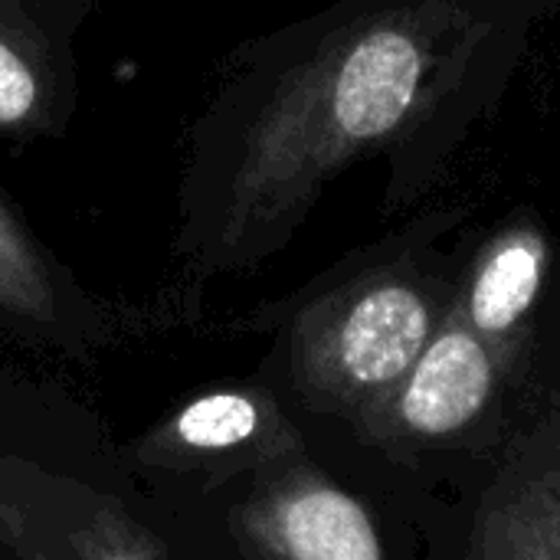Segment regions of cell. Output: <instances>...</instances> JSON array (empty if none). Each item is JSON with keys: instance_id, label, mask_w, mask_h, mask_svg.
I'll return each instance as SVG.
<instances>
[{"instance_id": "obj_4", "label": "cell", "mask_w": 560, "mask_h": 560, "mask_svg": "<svg viewBox=\"0 0 560 560\" xmlns=\"http://www.w3.org/2000/svg\"><path fill=\"white\" fill-rule=\"evenodd\" d=\"M0 541L20 560H158V541L112 499L0 456Z\"/></svg>"}, {"instance_id": "obj_9", "label": "cell", "mask_w": 560, "mask_h": 560, "mask_svg": "<svg viewBox=\"0 0 560 560\" xmlns=\"http://www.w3.org/2000/svg\"><path fill=\"white\" fill-rule=\"evenodd\" d=\"M105 322V305L72 279L0 190V325L75 345L102 338Z\"/></svg>"}, {"instance_id": "obj_2", "label": "cell", "mask_w": 560, "mask_h": 560, "mask_svg": "<svg viewBox=\"0 0 560 560\" xmlns=\"http://www.w3.org/2000/svg\"><path fill=\"white\" fill-rule=\"evenodd\" d=\"M440 318L433 289L404 259L351 266L289 315L295 390L312 410L368 420L410 374Z\"/></svg>"}, {"instance_id": "obj_6", "label": "cell", "mask_w": 560, "mask_h": 560, "mask_svg": "<svg viewBox=\"0 0 560 560\" xmlns=\"http://www.w3.org/2000/svg\"><path fill=\"white\" fill-rule=\"evenodd\" d=\"M495 384V348L453 305L390 400L364 423L400 440H450L486 413Z\"/></svg>"}, {"instance_id": "obj_8", "label": "cell", "mask_w": 560, "mask_h": 560, "mask_svg": "<svg viewBox=\"0 0 560 560\" xmlns=\"http://www.w3.org/2000/svg\"><path fill=\"white\" fill-rule=\"evenodd\" d=\"M466 560H560V407L505 456L482 495Z\"/></svg>"}, {"instance_id": "obj_1", "label": "cell", "mask_w": 560, "mask_h": 560, "mask_svg": "<svg viewBox=\"0 0 560 560\" xmlns=\"http://www.w3.org/2000/svg\"><path fill=\"white\" fill-rule=\"evenodd\" d=\"M551 0H335L233 49L190 121L174 259L210 279L276 256L371 154L463 131Z\"/></svg>"}, {"instance_id": "obj_5", "label": "cell", "mask_w": 560, "mask_h": 560, "mask_svg": "<svg viewBox=\"0 0 560 560\" xmlns=\"http://www.w3.org/2000/svg\"><path fill=\"white\" fill-rule=\"evenodd\" d=\"M240 532L259 560H387L368 509L308 466L259 479Z\"/></svg>"}, {"instance_id": "obj_10", "label": "cell", "mask_w": 560, "mask_h": 560, "mask_svg": "<svg viewBox=\"0 0 560 560\" xmlns=\"http://www.w3.org/2000/svg\"><path fill=\"white\" fill-rule=\"evenodd\" d=\"M545 236L528 226L505 230L482 249L459 312L492 348H499L532 312L545 282Z\"/></svg>"}, {"instance_id": "obj_7", "label": "cell", "mask_w": 560, "mask_h": 560, "mask_svg": "<svg viewBox=\"0 0 560 560\" xmlns=\"http://www.w3.org/2000/svg\"><path fill=\"white\" fill-rule=\"evenodd\" d=\"M292 450H299L292 423L259 387L200 394L138 443L141 463L210 479L282 459Z\"/></svg>"}, {"instance_id": "obj_3", "label": "cell", "mask_w": 560, "mask_h": 560, "mask_svg": "<svg viewBox=\"0 0 560 560\" xmlns=\"http://www.w3.org/2000/svg\"><path fill=\"white\" fill-rule=\"evenodd\" d=\"M92 0H0V138L69 131L79 112L75 39Z\"/></svg>"}]
</instances>
